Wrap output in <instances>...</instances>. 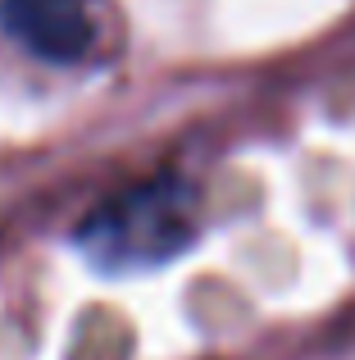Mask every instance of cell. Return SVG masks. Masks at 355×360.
Wrapping results in <instances>:
<instances>
[{
  "mask_svg": "<svg viewBox=\"0 0 355 360\" xmlns=\"http://www.w3.org/2000/svg\"><path fill=\"white\" fill-rule=\"evenodd\" d=\"M0 23L14 41L55 64L82 60L96 41L87 0H0Z\"/></svg>",
  "mask_w": 355,
  "mask_h": 360,
  "instance_id": "obj_2",
  "label": "cell"
},
{
  "mask_svg": "<svg viewBox=\"0 0 355 360\" xmlns=\"http://www.w3.org/2000/svg\"><path fill=\"white\" fill-rule=\"evenodd\" d=\"M196 229V192L178 178H155L96 205L78 229V246L100 274H146L178 260Z\"/></svg>",
  "mask_w": 355,
  "mask_h": 360,
  "instance_id": "obj_1",
  "label": "cell"
}]
</instances>
